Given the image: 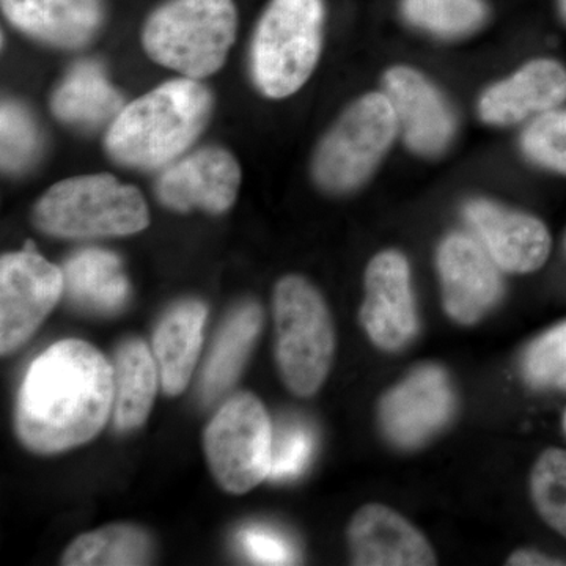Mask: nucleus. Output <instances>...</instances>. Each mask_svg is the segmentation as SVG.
<instances>
[{"label":"nucleus","mask_w":566,"mask_h":566,"mask_svg":"<svg viewBox=\"0 0 566 566\" xmlns=\"http://www.w3.org/2000/svg\"><path fill=\"white\" fill-rule=\"evenodd\" d=\"M114 367L95 346L66 338L40 354L22 379L17 433L40 455L96 438L114 411Z\"/></svg>","instance_id":"nucleus-1"},{"label":"nucleus","mask_w":566,"mask_h":566,"mask_svg":"<svg viewBox=\"0 0 566 566\" xmlns=\"http://www.w3.org/2000/svg\"><path fill=\"white\" fill-rule=\"evenodd\" d=\"M211 107V93L200 82L189 77L166 82L123 107L107 133V151L125 166L161 167L191 147Z\"/></svg>","instance_id":"nucleus-2"},{"label":"nucleus","mask_w":566,"mask_h":566,"mask_svg":"<svg viewBox=\"0 0 566 566\" xmlns=\"http://www.w3.org/2000/svg\"><path fill=\"white\" fill-rule=\"evenodd\" d=\"M237 24L233 0H172L148 18L142 41L159 65L202 80L226 62Z\"/></svg>","instance_id":"nucleus-3"},{"label":"nucleus","mask_w":566,"mask_h":566,"mask_svg":"<svg viewBox=\"0 0 566 566\" xmlns=\"http://www.w3.org/2000/svg\"><path fill=\"white\" fill-rule=\"evenodd\" d=\"M33 223L59 238L126 237L147 229L139 189L112 175H84L52 186L33 208Z\"/></svg>","instance_id":"nucleus-4"},{"label":"nucleus","mask_w":566,"mask_h":566,"mask_svg":"<svg viewBox=\"0 0 566 566\" xmlns=\"http://www.w3.org/2000/svg\"><path fill=\"white\" fill-rule=\"evenodd\" d=\"M275 357L290 392L312 397L333 367V316L314 283L286 275L274 290Z\"/></svg>","instance_id":"nucleus-5"},{"label":"nucleus","mask_w":566,"mask_h":566,"mask_svg":"<svg viewBox=\"0 0 566 566\" xmlns=\"http://www.w3.org/2000/svg\"><path fill=\"white\" fill-rule=\"evenodd\" d=\"M323 0H271L252 43V74L268 98L292 96L311 80L323 48Z\"/></svg>","instance_id":"nucleus-6"},{"label":"nucleus","mask_w":566,"mask_h":566,"mask_svg":"<svg viewBox=\"0 0 566 566\" xmlns=\"http://www.w3.org/2000/svg\"><path fill=\"white\" fill-rule=\"evenodd\" d=\"M398 134L385 92H370L346 107L316 148L312 174L324 191L346 193L370 180Z\"/></svg>","instance_id":"nucleus-7"},{"label":"nucleus","mask_w":566,"mask_h":566,"mask_svg":"<svg viewBox=\"0 0 566 566\" xmlns=\"http://www.w3.org/2000/svg\"><path fill=\"white\" fill-rule=\"evenodd\" d=\"M274 433L255 395L240 392L221 406L205 430V453L216 482L230 494H245L270 475Z\"/></svg>","instance_id":"nucleus-8"},{"label":"nucleus","mask_w":566,"mask_h":566,"mask_svg":"<svg viewBox=\"0 0 566 566\" xmlns=\"http://www.w3.org/2000/svg\"><path fill=\"white\" fill-rule=\"evenodd\" d=\"M63 271L48 262L33 244L0 260V349L17 352L35 334L62 293Z\"/></svg>","instance_id":"nucleus-9"},{"label":"nucleus","mask_w":566,"mask_h":566,"mask_svg":"<svg viewBox=\"0 0 566 566\" xmlns=\"http://www.w3.org/2000/svg\"><path fill=\"white\" fill-rule=\"evenodd\" d=\"M382 92L392 104L398 134L409 151L436 158L452 144L457 115L444 93L422 71L395 65L382 77Z\"/></svg>","instance_id":"nucleus-10"},{"label":"nucleus","mask_w":566,"mask_h":566,"mask_svg":"<svg viewBox=\"0 0 566 566\" xmlns=\"http://www.w3.org/2000/svg\"><path fill=\"white\" fill-rule=\"evenodd\" d=\"M455 411L449 376L436 365H422L387 390L379 403L386 438L401 449H415L442 430Z\"/></svg>","instance_id":"nucleus-11"},{"label":"nucleus","mask_w":566,"mask_h":566,"mask_svg":"<svg viewBox=\"0 0 566 566\" xmlns=\"http://www.w3.org/2000/svg\"><path fill=\"white\" fill-rule=\"evenodd\" d=\"M436 264L442 304L453 322L479 323L504 293V271L474 234L455 232L446 237L439 244Z\"/></svg>","instance_id":"nucleus-12"},{"label":"nucleus","mask_w":566,"mask_h":566,"mask_svg":"<svg viewBox=\"0 0 566 566\" xmlns=\"http://www.w3.org/2000/svg\"><path fill=\"white\" fill-rule=\"evenodd\" d=\"M364 285L360 323L368 337L385 352L405 348L419 331L408 259L395 249L376 253L365 270Z\"/></svg>","instance_id":"nucleus-13"},{"label":"nucleus","mask_w":566,"mask_h":566,"mask_svg":"<svg viewBox=\"0 0 566 566\" xmlns=\"http://www.w3.org/2000/svg\"><path fill=\"white\" fill-rule=\"evenodd\" d=\"M463 212L472 234L504 273H534L549 259L553 240L535 216L491 199L469 200Z\"/></svg>","instance_id":"nucleus-14"},{"label":"nucleus","mask_w":566,"mask_h":566,"mask_svg":"<svg viewBox=\"0 0 566 566\" xmlns=\"http://www.w3.org/2000/svg\"><path fill=\"white\" fill-rule=\"evenodd\" d=\"M565 102L566 66L556 59L538 57L486 87L476 112L486 125L506 128L534 120Z\"/></svg>","instance_id":"nucleus-15"},{"label":"nucleus","mask_w":566,"mask_h":566,"mask_svg":"<svg viewBox=\"0 0 566 566\" xmlns=\"http://www.w3.org/2000/svg\"><path fill=\"white\" fill-rule=\"evenodd\" d=\"M241 167L229 151L207 147L170 166L159 178L156 192L177 211L223 212L237 200Z\"/></svg>","instance_id":"nucleus-16"},{"label":"nucleus","mask_w":566,"mask_h":566,"mask_svg":"<svg viewBox=\"0 0 566 566\" xmlns=\"http://www.w3.org/2000/svg\"><path fill=\"white\" fill-rule=\"evenodd\" d=\"M348 545L354 565L438 564L433 547L422 532L386 505H365L354 513L348 527Z\"/></svg>","instance_id":"nucleus-17"},{"label":"nucleus","mask_w":566,"mask_h":566,"mask_svg":"<svg viewBox=\"0 0 566 566\" xmlns=\"http://www.w3.org/2000/svg\"><path fill=\"white\" fill-rule=\"evenodd\" d=\"M22 32L59 48H80L103 21L102 0H0Z\"/></svg>","instance_id":"nucleus-18"},{"label":"nucleus","mask_w":566,"mask_h":566,"mask_svg":"<svg viewBox=\"0 0 566 566\" xmlns=\"http://www.w3.org/2000/svg\"><path fill=\"white\" fill-rule=\"evenodd\" d=\"M207 307L200 301H182L170 308L156 327L153 354L164 394L177 397L191 381L203 344Z\"/></svg>","instance_id":"nucleus-19"},{"label":"nucleus","mask_w":566,"mask_h":566,"mask_svg":"<svg viewBox=\"0 0 566 566\" xmlns=\"http://www.w3.org/2000/svg\"><path fill=\"white\" fill-rule=\"evenodd\" d=\"M112 367L115 427L120 431L136 430L150 416L158 385H161L155 354L140 338H129L118 346Z\"/></svg>","instance_id":"nucleus-20"},{"label":"nucleus","mask_w":566,"mask_h":566,"mask_svg":"<svg viewBox=\"0 0 566 566\" xmlns=\"http://www.w3.org/2000/svg\"><path fill=\"white\" fill-rule=\"evenodd\" d=\"M65 292L74 304L96 314L120 311L129 296V283L120 260L103 249H84L63 268Z\"/></svg>","instance_id":"nucleus-21"},{"label":"nucleus","mask_w":566,"mask_h":566,"mask_svg":"<svg viewBox=\"0 0 566 566\" xmlns=\"http://www.w3.org/2000/svg\"><path fill=\"white\" fill-rule=\"evenodd\" d=\"M263 324L262 307L244 303L234 308L223 323L205 364L200 395L211 403L237 381L251 354Z\"/></svg>","instance_id":"nucleus-22"},{"label":"nucleus","mask_w":566,"mask_h":566,"mask_svg":"<svg viewBox=\"0 0 566 566\" xmlns=\"http://www.w3.org/2000/svg\"><path fill=\"white\" fill-rule=\"evenodd\" d=\"M51 107L55 117L81 126L114 122L123 109L122 96L95 62L77 63L70 71L55 91Z\"/></svg>","instance_id":"nucleus-23"},{"label":"nucleus","mask_w":566,"mask_h":566,"mask_svg":"<svg viewBox=\"0 0 566 566\" xmlns=\"http://www.w3.org/2000/svg\"><path fill=\"white\" fill-rule=\"evenodd\" d=\"M151 558V542L132 524H114L81 535L62 556V565H145Z\"/></svg>","instance_id":"nucleus-24"},{"label":"nucleus","mask_w":566,"mask_h":566,"mask_svg":"<svg viewBox=\"0 0 566 566\" xmlns=\"http://www.w3.org/2000/svg\"><path fill=\"white\" fill-rule=\"evenodd\" d=\"M401 14L419 31L458 40L479 31L490 11L485 0H401Z\"/></svg>","instance_id":"nucleus-25"},{"label":"nucleus","mask_w":566,"mask_h":566,"mask_svg":"<svg viewBox=\"0 0 566 566\" xmlns=\"http://www.w3.org/2000/svg\"><path fill=\"white\" fill-rule=\"evenodd\" d=\"M536 512L566 538V450L547 449L536 460L531 475Z\"/></svg>","instance_id":"nucleus-26"},{"label":"nucleus","mask_w":566,"mask_h":566,"mask_svg":"<svg viewBox=\"0 0 566 566\" xmlns=\"http://www.w3.org/2000/svg\"><path fill=\"white\" fill-rule=\"evenodd\" d=\"M520 147L535 166L566 177V107H556L526 123Z\"/></svg>","instance_id":"nucleus-27"},{"label":"nucleus","mask_w":566,"mask_h":566,"mask_svg":"<svg viewBox=\"0 0 566 566\" xmlns=\"http://www.w3.org/2000/svg\"><path fill=\"white\" fill-rule=\"evenodd\" d=\"M0 158L7 172H20L39 155L40 133L24 107L3 103L0 112Z\"/></svg>","instance_id":"nucleus-28"},{"label":"nucleus","mask_w":566,"mask_h":566,"mask_svg":"<svg viewBox=\"0 0 566 566\" xmlns=\"http://www.w3.org/2000/svg\"><path fill=\"white\" fill-rule=\"evenodd\" d=\"M523 370L536 389L566 390V322L547 331L528 346Z\"/></svg>","instance_id":"nucleus-29"},{"label":"nucleus","mask_w":566,"mask_h":566,"mask_svg":"<svg viewBox=\"0 0 566 566\" xmlns=\"http://www.w3.org/2000/svg\"><path fill=\"white\" fill-rule=\"evenodd\" d=\"M315 449L314 433L303 423H290L274 434L273 463L268 479L286 482L303 474Z\"/></svg>","instance_id":"nucleus-30"},{"label":"nucleus","mask_w":566,"mask_h":566,"mask_svg":"<svg viewBox=\"0 0 566 566\" xmlns=\"http://www.w3.org/2000/svg\"><path fill=\"white\" fill-rule=\"evenodd\" d=\"M240 545L245 556L259 565H293L296 547L282 532L262 524H252L240 532Z\"/></svg>","instance_id":"nucleus-31"},{"label":"nucleus","mask_w":566,"mask_h":566,"mask_svg":"<svg viewBox=\"0 0 566 566\" xmlns=\"http://www.w3.org/2000/svg\"><path fill=\"white\" fill-rule=\"evenodd\" d=\"M506 565L513 566H554V565H566V562L558 560V558L545 556V554L538 553V551L532 549H520L510 556Z\"/></svg>","instance_id":"nucleus-32"},{"label":"nucleus","mask_w":566,"mask_h":566,"mask_svg":"<svg viewBox=\"0 0 566 566\" xmlns=\"http://www.w3.org/2000/svg\"><path fill=\"white\" fill-rule=\"evenodd\" d=\"M557 10L560 14L562 21L566 24V0H557Z\"/></svg>","instance_id":"nucleus-33"},{"label":"nucleus","mask_w":566,"mask_h":566,"mask_svg":"<svg viewBox=\"0 0 566 566\" xmlns=\"http://www.w3.org/2000/svg\"><path fill=\"white\" fill-rule=\"evenodd\" d=\"M564 430H565V433H566V411H565V416H564Z\"/></svg>","instance_id":"nucleus-34"}]
</instances>
